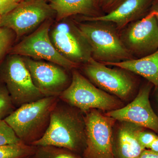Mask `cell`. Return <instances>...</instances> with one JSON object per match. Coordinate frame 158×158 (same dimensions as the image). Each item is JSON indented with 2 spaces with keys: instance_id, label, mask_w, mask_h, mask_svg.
Returning a JSON list of instances; mask_svg holds the SVG:
<instances>
[{
  "instance_id": "cell-4",
  "label": "cell",
  "mask_w": 158,
  "mask_h": 158,
  "mask_svg": "<svg viewBox=\"0 0 158 158\" xmlns=\"http://www.w3.org/2000/svg\"><path fill=\"white\" fill-rule=\"evenodd\" d=\"M71 82L59 95V99L83 113L92 109L112 111L119 109L121 102L107 92L97 88L76 69L72 70Z\"/></svg>"
},
{
  "instance_id": "cell-2",
  "label": "cell",
  "mask_w": 158,
  "mask_h": 158,
  "mask_svg": "<svg viewBox=\"0 0 158 158\" xmlns=\"http://www.w3.org/2000/svg\"><path fill=\"white\" fill-rule=\"evenodd\" d=\"M74 20L88 42L91 50V57L94 60L107 63L135 59L125 46L119 31L112 23Z\"/></svg>"
},
{
  "instance_id": "cell-29",
  "label": "cell",
  "mask_w": 158,
  "mask_h": 158,
  "mask_svg": "<svg viewBox=\"0 0 158 158\" xmlns=\"http://www.w3.org/2000/svg\"><path fill=\"white\" fill-rule=\"evenodd\" d=\"M151 9L155 10L156 12V17L158 23V0H154Z\"/></svg>"
},
{
  "instance_id": "cell-32",
  "label": "cell",
  "mask_w": 158,
  "mask_h": 158,
  "mask_svg": "<svg viewBox=\"0 0 158 158\" xmlns=\"http://www.w3.org/2000/svg\"><path fill=\"white\" fill-rule=\"evenodd\" d=\"M25 158H33V156H31L27 157H26Z\"/></svg>"
},
{
  "instance_id": "cell-1",
  "label": "cell",
  "mask_w": 158,
  "mask_h": 158,
  "mask_svg": "<svg viewBox=\"0 0 158 158\" xmlns=\"http://www.w3.org/2000/svg\"><path fill=\"white\" fill-rule=\"evenodd\" d=\"M81 110L58 100L45 135L32 145L63 148L81 154L86 147L84 116Z\"/></svg>"
},
{
  "instance_id": "cell-10",
  "label": "cell",
  "mask_w": 158,
  "mask_h": 158,
  "mask_svg": "<svg viewBox=\"0 0 158 158\" xmlns=\"http://www.w3.org/2000/svg\"><path fill=\"white\" fill-rule=\"evenodd\" d=\"M156 12L150 9L144 17L131 23L119 33L122 42L135 59L142 58L158 49Z\"/></svg>"
},
{
  "instance_id": "cell-21",
  "label": "cell",
  "mask_w": 158,
  "mask_h": 158,
  "mask_svg": "<svg viewBox=\"0 0 158 158\" xmlns=\"http://www.w3.org/2000/svg\"><path fill=\"white\" fill-rule=\"evenodd\" d=\"M6 85L0 81V119H4L15 110Z\"/></svg>"
},
{
  "instance_id": "cell-14",
  "label": "cell",
  "mask_w": 158,
  "mask_h": 158,
  "mask_svg": "<svg viewBox=\"0 0 158 158\" xmlns=\"http://www.w3.org/2000/svg\"><path fill=\"white\" fill-rule=\"evenodd\" d=\"M154 0H126L113 11L97 17L79 18L82 21H101L113 23L118 31L144 17Z\"/></svg>"
},
{
  "instance_id": "cell-6",
  "label": "cell",
  "mask_w": 158,
  "mask_h": 158,
  "mask_svg": "<svg viewBox=\"0 0 158 158\" xmlns=\"http://www.w3.org/2000/svg\"><path fill=\"white\" fill-rule=\"evenodd\" d=\"M53 22L54 19H51L43 23L31 34L14 44L8 54L45 60L60 65L68 70L78 68L80 65L62 56L51 41L49 31Z\"/></svg>"
},
{
  "instance_id": "cell-13",
  "label": "cell",
  "mask_w": 158,
  "mask_h": 158,
  "mask_svg": "<svg viewBox=\"0 0 158 158\" xmlns=\"http://www.w3.org/2000/svg\"><path fill=\"white\" fill-rule=\"evenodd\" d=\"M154 85L148 81L139 90L137 96L127 106L106 113V116L122 122L130 123L158 134V116L150 102Z\"/></svg>"
},
{
  "instance_id": "cell-19",
  "label": "cell",
  "mask_w": 158,
  "mask_h": 158,
  "mask_svg": "<svg viewBox=\"0 0 158 158\" xmlns=\"http://www.w3.org/2000/svg\"><path fill=\"white\" fill-rule=\"evenodd\" d=\"M66 148L54 146H37L34 158H84Z\"/></svg>"
},
{
  "instance_id": "cell-25",
  "label": "cell",
  "mask_w": 158,
  "mask_h": 158,
  "mask_svg": "<svg viewBox=\"0 0 158 158\" xmlns=\"http://www.w3.org/2000/svg\"><path fill=\"white\" fill-rule=\"evenodd\" d=\"M126 0H111L107 6L103 10L105 14L113 11Z\"/></svg>"
},
{
  "instance_id": "cell-22",
  "label": "cell",
  "mask_w": 158,
  "mask_h": 158,
  "mask_svg": "<svg viewBox=\"0 0 158 158\" xmlns=\"http://www.w3.org/2000/svg\"><path fill=\"white\" fill-rule=\"evenodd\" d=\"M22 142L4 119H0V146Z\"/></svg>"
},
{
  "instance_id": "cell-15",
  "label": "cell",
  "mask_w": 158,
  "mask_h": 158,
  "mask_svg": "<svg viewBox=\"0 0 158 158\" xmlns=\"http://www.w3.org/2000/svg\"><path fill=\"white\" fill-rule=\"evenodd\" d=\"M118 131L116 141H113L114 158H139L145 148L138 140V134L144 128L125 122Z\"/></svg>"
},
{
  "instance_id": "cell-8",
  "label": "cell",
  "mask_w": 158,
  "mask_h": 158,
  "mask_svg": "<svg viewBox=\"0 0 158 158\" xmlns=\"http://www.w3.org/2000/svg\"><path fill=\"white\" fill-rule=\"evenodd\" d=\"M49 37L59 53L71 62L80 66L92 58L88 42L72 17L54 21Z\"/></svg>"
},
{
  "instance_id": "cell-5",
  "label": "cell",
  "mask_w": 158,
  "mask_h": 158,
  "mask_svg": "<svg viewBox=\"0 0 158 158\" xmlns=\"http://www.w3.org/2000/svg\"><path fill=\"white\" fill-rule=\"evenodd\" d=\"M0 81L6 85L15 107L45 97L35 87L22 56L8 54L0 65Z\"/></svg>"
},
{
  "instance_id": "cell-27",
  "label": "cell",
  "mask_w": 158,
  "mask_h": 158,
  "mask_svg": "<svg viewBox=\"0 0 158 158\" xmlns=\"http://www.w3.org/2000/svg\"><path fill=\"white\" fill-rule=\"evenodd\" d=\"M99 6L103 11L104 9L108 6L111 0H96Z\"/></svg>"
},
{
  "instance_id": "cell-9",
  "label": "cell",
  "mask_w": 158,
  "mask_h": 158,
  "mask_svg": "<svg viewBox=\"0 0 158 158\" xmlns=\"http://www.w3.org/2000/svg\"><path fill=\"white\" fill-rule=\"evenodd\" d=\"M86 147L84 158H114L113 127L115 119L96 109L84 113Z\"/></svg>"
},
{
  "instance_id": "cell-16",
  "label": "cell",
  "mask_w": 158,
  "mask_h": 158,
  "mask_svg": "<svg viewBox=\"0 0 158 158\" xmlns=\"http://www.w3.org/2000/svg\"><path fill=\"white\" fill-rule=\"evenodd\" d=\"M49 4L56 11V21L77 15L97 17L105 14L96 0H52Z\"/></svg>"
},
{
  "instance_id": "cell-33",
  "label": "cell",
  "mask_w": 158,
  "mask_h": 158,
  "mask_svg": "<svg viewBox=\"0 0 158 158\" xmlns=\"http://www.w3.org/2000/svg\"><path fill=\"white\" fill-rule=\"evenodd\" d=\"M45 1H46L47 2H50L52 0H45Z\"/></svg>"
},
{
  "instance_id": "cell-24",
  "label": "cell",
  "mask_w": 158,
  "mask_h": 158,
  "mask_svg": "<svg viewBox=\"0 0 158 158\" xmlns=\"http://www.w3.org/2000/svg\"><path fill=\"white\" fill-rule=\"evenodd\" d=\"M23 0H0V14L3 16L11 11Z\"/></svg>"
},
{
  "instance_id": "cell-34",
  "label": "cell",
  "mask_w": 158,
  "mask_h": 158,
  "mask_svg": "<svg viewBox=\"0 0 158 158\" xmlns=\"http://www.w3.org/2000/svg\"><path fill=\"white\" fill-rule=\"evenodd\" d=\"M23 1H25V0H23Z\"/></svg>"
},
{
  "instance_id": "cell-26",
  "label": "cell",
  "mask_w": 158,
  "mask_h": 158,
  "mask_svg": "<svg viewBox=\"0 0 158 158\" xmlns=\"http://www.w3.org/2000/svg\"><path fill=\"white\" fill-rule=\"evenodd\" d=\"M139 158H158V152L150 149H145Z\"/></svg>"
},
{
  "instance_id": "cell-30",
  "label": "cell",
  "mask_w": 158,
  "mask_h": 158,
  "mask_svg": "<svg viewBox=\"0 0 158 158\" xmlns=\"http://www.w3.org/2000/svg\"><path fill=\"white\" fill-rule=\"evenodd\" d=\"M154 92V97L155 99L157 107L158 110V88L155 87Z\"/></svg>"
},
{
  "instance_id": "cell-23",
  "label": "cell",
  "mask_w": 158,
  "mask_h": 158,
  "mask_svg": "<svg viewBox=\"0 0 158 158\" xmlns=\"http://www.w3.org/2000/svg\"><path fill=\"white\" fill-rule=\"evenodd\" d=\"M158 136L155 133L141 130L138 134V140L145 149H148Z\"/></svg>"
},
{
  "instance_id": "cell-17",
  "label": "cell",
  "mask_w": 158,
  "mask_h": 158,
  "mask_svg": "<svg viewBox=\"0 0 158 158\" xmlns=\"http://www.w3.org/2000/svg\"><path fill=\"white\" fill-rule=\"evenodd\" d=\"M103 64L116 66L141 76L155 87L158 88V49L155 52L142 58Z\"/></svg>"
},
{
  "instance_id": "cell-12",
  "label": "cell",
  "mask_w": 158,
  "mask_h": 158,
  "mask_svg": "<svg viewBox=\"0 0 158 158\" xmlns=\"http://www.w3.org/2000/svg\"><path fill=\"white\" fill-rule=\"evenodd\" d=\"M82 65L85 76L102 90L121 99L127 98L133 91L134 82L123 69L109 68L92 58Z\"/></svg>"
},
{
  "instance_id": "cell-31",
  "label": "cell",
  "mask_w": 158,
  "mask_h": 158,
  "mask_svg": "<svg viewBox=\"0 0 158 158\" xmlns=\"http://www.w3.org/2000/svg\"><path fill=\"white\" fill-rule=\"evenodd\" d=\"M2 16L0 14V25H1V23H2Z\"/></svg>"
},
{
  "instance_id": "cell-18",
  "label": "cell",
  "mask_w": 158,
  "mask_h": 158,
  "mask_svg": "<svg viewBox=\"0 0 158 158\" xmlns=\"http://www.w3.org/2000/svg\"><path fill=\"white\" fill-rule=\"evenodd\" d=\"M36 149L22 142L0 146V158H25L34 155Z\"/></svg>"
},
{
  "instance_id": "cell-3",
  "label": "cell",
  "mask_w": 158,
  "mask_h": 158,
  "mask_svg": "<svg viewBox=\"0 0 158 158\" xmlns=\"http://www.w3.org/2000/svg\"><path fill=\"white\" fill-rule=\"evenodd\" d=\"M59 100L45 97L16 108L4 119L22 143L32 145L45 135L50 121L51 112Z\"/></svg>"
},
{
  "instance_id": "cell-28",
  "label": "cell",
  "mask_w": 158,
  "mask_h": 158,
  "mask_svg": "<svg viewBox=\"0 0 158 158\" xmlns=\"http://www.w3.org/2000/svg\"><path fill=\"white\" fill-rule=\"evenodd\" d=\"M148 149L151 150L152 151L158 152V137L156 139L152 142L151 145L150 146Z\"/></svg>"
},
{
  "instance_id": "cell-7",
  "label": "cell",
  "mask_w": 158,
  "mask_h": 158,
  "mask_svg": "<svg viewBox=\"0 0 158 158\" xmlns=\"http://www.w3.org/2000/svg\"><path fill=\"white\" fill-rule=\"evenodd\" d=\"M45 0L22 1L2 16L0 27L11 30L16 36L15 43L31 34L43 23L56 19V11Z\"/></svg>"
},
{
  "instance_id": "cell-11",
  "label": "cell",
  "mask_w": 158,
  "mask_h": 158,
  "mask_svg": "<svg viewBox=\"0 0 158 158\" xmlns=\"http://www.w3.org/2000/svg\"><path fill=\"white\" fill-rule=\"evenodd\" d=\"M23 57L35 87L44 97H58L71 82L67 69L48 62Z\"/></svg>"
},
{
  "instance_id": "cell-20",
  "label": "cell",
  "mask_w": 158,
  "mask_h": 158,
  "mask_svg": "<svg viewBox=\"0 0 158 158\" xmlns=\"http://www.w3.org/2000/svg\"><path fill=\"white\" fill-rule=\"evenodd\" d=\"M16 36L11 30L0 27V65L15 43Z\"/></svg>"
}]
</instances>
